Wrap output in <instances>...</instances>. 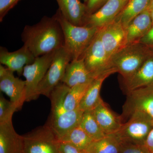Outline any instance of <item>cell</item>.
<instances>
[{
  "instance_id": "cell-32",
  "label": "cell",
  "mask_w": 153,
  "mask_h": 153,
  "mask_svg": "<svg viewBox=\"0 0 153 153\" xmlns=\"http://www.w3.org/2000/svg\"><path fill=\"white\" fill-rule=\"evenodd\" d=\"M140 42L153 49V25L149 32L141 39Z\"/></svg>"
},
{
  "instance_id": "cell-34",
  "label": "cell",
  "mask_w": 153,
  "mask_h": 153,
  "mask_svg": "<svg viewBox=\"0 0 153 153\" xmlns=\"http://www.w3.org/2000/svg\"><path fill=\"white\" fill-rule=\"evenodd\" d=\"M152 8H153V0H152L147 10H151Z\"/></svg>"
},
{
  "instance_id": "cell-3",
  "label": "cell",
  "mask_w": 153,
  "mask_h": 153,
  "mask_svg": "<svg viewBox=\"0 0 153 153\" xmlns=\"http://www.w3.org/2000/svg\"><path fill=\"white\" fill-rule=\"evenodd\" d=\"M53 16L61 26L64 36V47L71 56V61L82 58L99 29L71 24L63 17L59 9Z\"/></svg>"
},
{
  "instance_id": "cell-33",
  "label": "cell",
  "mask_w": 153,
  "mask_h": 153,
  "mask_svg": "<svg viewBox=\"0 0 153 153\" xmlns=\"http://www.w3.org/2000/svg\"><path fill=\"white\" fill-rule=\"evenodd\" d=\"M144 145L151 153H153V127L145 140Z\"/></svg>"
},
{
  "instance_id": "cell-29",
  "label": "cell",
  "mask_w": 153,
  "mask_h": 153,
  "mask_svg": "<svg viewBox=\"0 0 153 153\" xmlns=\"http://www.w3.org/2000/svg\"><path fill=\"white\" fill-rule=\"evenodd\" d=\"M20 0H0V22Z\"/></svg>"
},
{
  "instance_id": "cell-23",
  "label": "cell",
  "mask_w": 153,
  "mask_h": 153,
  "mask_svg": "<svg viewBox=\"0 0 153 153\" xmlns=\"http://www.w3.org/2000/svg\"><path fill=\"white\" fill-rule=\"evenodd\" d=\"M152 0H129L128 2L116 21L120 22L125 28L136 17L147 10Z\"/></svg>"
},
{
  "instance_id": "cell-13",
  "label": "cell",
  "mask_w": 153,
  "mask_h": 153,
  "mask_svg": "<svg viewBox=\"0 0 153 153\" xmlns=\"http://www.w3.org/2000/svg\"><path fill=\"white\" fill-rule=\"evenodd\" d=\"M129 0H108L95 13L88 15L84 26L100 29L114 22Z\"/></svg>"
},
{
  "instance_id": "cell-6",
  "label": "cell",
  "mask_w": 153,
  "mask_h": 153,
  "mask_svg": "<svg viewBox=\"0 0 153 153\" xmlns=\"http://www.w3.org/2000/svg\"><path fill=\"white\" fill-rule=\"evenodd\" d=\"M82 58L86 68L94 78L107 73L117 72L102 43L99 30Z\"/></svg>"
},
{
  "instance_id": "cell-4",
  "label": "cell",
  "mask_w": 153,
  "mask_h": 153,
  "mask_svg": "<svg viewBox=\"0 0 153 153\" xmlns=\"http://www.w3.org/2000/svg\"><path fill=\"white\" fill-rule=\"evenodd\" d=\"M153 53V49L140 42L128 44L112 56L111 63L125 79L135 72Z\"/></svg>"
},
{
  "instance_id": "cell-15",
  "label": "cell",
  "mask_w": 153,
  "mask_h": 153,
  "mask_svg": "<svg viewBox=\"0 0 153 153\" xmlns=\"http://www.w3.org/2000/svg\"><path fill=\"white\" fill-rule=\"evenodd\" d=\"M23 135L19 134L13 121L0 123V153H25Z\"/></svg>"
},
{
  "instance_id": "cell-22",
  "label": "cell",
  "mask_w": 153,
  "mask_h": 153,
  "mask_svg": "<svg viewBox=\"0 0 153 153\" xmlns=\"http://www.w3.org/2000/svg\"><path fill=\"white\" fill-rule=\"evenodd\" d=\"M122 142L116 134L107 135L101 139L93 141L85 152L86 153H120Z\"/></svg>"
},
{
  "instance_id": "cell-37",
  "label": "cell",
  "mask_w": 153,
  "mask_h": 153,
  "mask_svg": "<svg viewBox=\"0 0 153 153\" xmlns=\"http://www.w3.org/2000/svg\"></svg>"
},
{
  "instance_id": "cell-25",
  "label": "cell",
  "mask_w": 153,
  "mask_h": 153,
  "mask_svg": "<svg viewBox=\"0 0 153 153\" xmlns=\"http://www.w3.org/2000/svg\"><path fill=\"white\" fill-rule=\"evenodd\" d=\"M91 82L76 85L69 88L63 101L64 109L70 111L79 108L80 102Z\"/></svg>"
},
{
  "instance_id": "cell-27",
  "label": "cell",
  "mask_w": 153,
  "mask_h": 153,
  "mask_svg": "<svg viewBox=\"0 0 153 153\" xmlns=\"http://www.w3.org/2000/svg\"><path fill=\"white\" fill-rule=\"evenodd\" d=\"M19 111L18 107L13 102L4 98L2 94L0 96V123L12 121L13 114Z\"/></svg>"
},
{
  "instance_id": "cell-20",
  "label": "cell",
  "mask_w": 153,
  "mask_h": 153,
  "mask_svg": "<svg viewBox=\"0 0 153 153\" xmlns=\"http://www.w3.org/2000/svg\"><path fill=\"white\" fill-rule=\"evenodd\" d=\"M152 26L150 11L146 10L133 19L126 27L127 44L140 42Z\"/></svg>"
},
{
  "instance_id": "cell-16",
  "label": "cell",
  "mask_w": 153,
  "mask_h": 153,
  "mask_svg": "<svg viewBox=\"0 0 153 153\" xmlns=\"http://www.w3.org/2000/svg\"><path fill=\"white\" fill-rule=\"evenodd\" d=\"M92 111L99 125L106 135L117 132L123 123L121 116L115 114L102 99Z\"/></svg>"
},
{
  "instance_id": "cell-36",
  "label": "cell",
  "mask_w": 153,
  "mask_h": 153,
  "mask_svg": "<svg viewBox=\"0 0 153 153\" xmlns=\"http://www.w3.org/2000/svg\"><path fill=\"white\" fill-rule=\"evenodd\" d=\"M83 1H84V3H85V4L88 1V0H83Z\"/></svg>"
},
{
  "instance_id": "cell-28",
  "label": "cell",
  "mask_w": 153,
  "mask_h": 153,
  "mask_svg": "<svg viewBox=\"0 0 153 153\" xmlns=\"http://www.w3.org/2000/svg\"><path fill=\"white\" fill-rule=\"evenodd\" d=\"M120 153H152L144 145L122 143Z\"/></svg>"
},
{
  "instance_id": "cell-1",
  "label": "cell",
  "mask_w": 153,
  "mask_h": 153,
  "mask_svg": "<svg viewBox=\"0 0 153 153\" xmlns=\"http://www.w3.org/2000/svg\"><path fill=\"white\" fill-rule=\"evenodd\" d=\"M22 41L36 57L54 52L64 46L63 30L55 17H43L33 26L26 25Z\"/></svg>"
},
{
  "instance_id": "cell-11",
  "label": "cell",
  "mask_w": 153,
  "mask_h": 153,
  "mask_svg": "<svg viewBox=\"0 0 153 153\" xmlns=\"http://www.w3.org/2000/svg\"><path fill=\"white\" fill-rule=\"evenodd\" d=\"M0 90L10 97V101L22 109L26 102V81L16 77L14 72L0 65Z\"/></svg>"
},
{
  "instance_id": "cell-31",
  "label": "cell",
  "mask_w": 153,
  "mask_h": 153,
  "mask_svg": "<svg viewBox=\"0 0 153 153\" xmlns=\"http://www.w3.org/2000/svg\"><path fill=\"white\" fill-rule=\"evenodd\" d=\"M59 153H86L68 143L60 141L59 145Z\"/></svg>"
},
{
  "instance_id": "cell-19",
  "label": "cell",
  "mask_w": 153,
  "mask_h": 153,
  "mask_svg": "<svg viewBox=\"0 0 153 153\" xmlns=\"http://www.w3.org/2000/svg\"><path fill=\"white\" fill-rule=\"evenodd\" d=\"M61 13L71 24L84 26L88 16L85 3L79 0H56Z\"/></svg>"
},
{
  "instance_id": "cell-2",
  "label": "cell",
  "mask_w": 153,
  "mask_h": 153,
  "mask_svg": "<svg viewBox=\"0 0 153 153\" xmlns=\"http://www.w3.org/2000/svg\"><path fill=\"white\" fill-rule=\"evenodd\" d=\"M70 88L60 82L50 94L52 108L48 122L59 140L71 130L80 124L84 111L79 108L68 111L63 107V101Z\"/></svg>"
},
{
  "instance_id": "cell-17",
  "label": "cell",
  "mask_w": 153,
  "mask_h": 153,
  "mask_svg": "<svg viewBox=\"0 0 153 153\" xmlns=\"http://www.w3.org/2000/svg\"><path fill=\"white\" fill-rule=\"evenodd\" d=\"M94 79L86 68L82 58L72 60L68 63L61 82L71 88L89 83Z\"/></svg>"
},
{
  "instance_id": "cell-12",
  "label": "cell",
  "mask_w": 153,
  "mask_h": 153,
  "mask_svg": "<svg viewBox=\"0 0 153 153\" xmlns=\"http://www.w3.org/2000/svg\"><path fill=\"white\" fill-rule=\"evenodd\" d=\"M100 39L110 59L127 44L126 28L114 20L99 30Z\"/></svg>"
},
{
  "instance_id": "cell-7",
  "label": "cell",
  "mask_w": 153,
  "mask_h": 153,
  "mask_svg": "<svg viewBox=\"0 0 153 153\" xmlns=\"http://www.w3.org/2000/svg\"><path fill=\"white\" fill-rule=\"evenodd\" d=\"M23 136L25 153H59L60 140L47 124Z\"/></svg>"
},
{
  "instance_id": "cell-18",
  "label": "cell",
  "mask_w": 153,
  "mask_h": 153,
  "mask_svg": "<svg viewBox=\"0 0 153 153\" xmlns=\"http://www.w3.org/2000/svg\"><path fill=\"white\" fill-rule=\"evenodd\" d=\"M127 93L153 84V53L150 55L135 72L123 79Z\"/></svg>"
},
{
  "instance_id": "cell-8",
  "label": "cell",
  "mask_w": 153,
  "mask_h": 153,
  "mask_svg": "<svg viewBox=\"0 0 153 153\" xmlns=\"http://www.w3.org/2000/svg\"><path fill=\"white\" fill-rule=\"evenodd\" d=\"M55 51L36 57L33 63L24 67L22 75L26 78V102L36 100L40 96L38 86L52 63Z\"/></svg>"
},
{
  "instance_id": "cell-14",
  "label": "cell",
  "mask_w": 153,
  "mask_h": 153,
  "mask_svg": "<svg viewBox=\"0 0 153 153\" xmlns=\"http://www.w3.org/2000/svg\"><path fill=\"white\" fill-rule=\"evenodd\" d=\"M36 58L24 45L20 49L13 52H9L5 47L0 48L1 64L5 65L13 72L16 71L20 76L23 74L25 66L33 63Z\"/></svg>"
},
{
  "instance_id": "cell-24",
  "label": "cell",
  "mask_w": 153,
  "mask_h": 153,
  "mask_svg": "<svg viewBox=\"0 0 153 153\" xmlns=\"http://www.w3.org/2000/svg\"><path fill=\"white\" fill-rule=\"evenodd\" d=\"M79 126L93 141L106 136L96 120L92 110L84 111Z\"/></svg>"
},
{
  "instance_id": "cell-5",
  "label": "cell",
  "mask_w": 153,
  "mask_h": 153,
  "mask_svg": "<svg viewBox=\"0 0 153 153\" xmlns=\"http://www.w3.org/2000/svg\"><path fill=\"white\" fill-rule=\"evenodd\" d=\"M153 127V119L146 114L135 112L123 123L116 134L122 143L144 145L148 134Z\"/></svg>"
},
{
  "instance_id": "cell-10",
  "label": "cell",
  "mask_w": 153,
  "mask_h": 153,
  "mask_svg": "<svg viewBox=\"0 0 153 153\" xmlns=\"http://www.w3.org/2000/svg\"><path fill=\"white\" fill-rule=\"evenodd\" d=\"M127 93L120 116L123 121L135 112L146 114L153 119V84Z\"/></svg>"
},
{
  "instance_id": "cell-21",
  "label": "cell",
  "mask_w": 153,
  "mask_h": 153,
  "mask_svg": "<svg viewBox=\"0 0 153 153\" xmlns=\"http://www.w3.org/2000/svg\"><path fill=\"white\" fill-rule=\"evenodd\" d=\"M112 73H109L98 76L91 82L86 93L82 99L79 108L83 111H91L97 106L101 101L100 91L104 80Z\"/></svg>"
},
{
  "instance_id": "cell-35",
  "label": "cell",
  "mask_w": 153,
  "mask_h": 153,
  "mask_svg": "<svg viewBox=\"0 0 153 153\" xmlns=\"http://www.w3.org/2000/svg\"><path fill=\"white\" fill-rule=\"evenodd\" d=\"M149 11H150L151 17H152V23L153 25V8L151 9V10H150Z\"/></svg>"
},
{
  "instance_id": "cell-9",
  "label": "cell",
  "mask_w": 153,
  "mask_h": 153,
  "mask_svg": "<svg viewBox=\"0 0 153 153\" xmlns=\"http://www.w3.org/2000/svg\"><path fill=\"white\" fill-rule=\"evenodd\" d=\"M71 57L64 47L55 51L52 63L38 86V94L50 97L55 88L61 82Z\"/></svg>"
},
{
  "instance_id": "cell-26",
  "label": "cell",
  "mask_w": 153,
  "mask_h": 153,
  "mask_svg": "<svg viewBox=\"0 0 153 153\" xmlns=\"http://www.w3.org/2000/svg\"><path fill=\"white\" fill-rule=\"evenodd\" d=\"M60 141L69 143L84 151L93 141L79 125L71 130Z\"/></svg>"
},
{
  "instance_id": "cell-30",
  "label": "cell",
  "mask_w": 153,
  "mask_h": 153,
  "mask_svg": "<svg viewBox=\"0 0 153 153\" xmlns=\"http://www.w3.org/2000/svg\"><path fill=\"white\" fill-rule=\"evenodd\" d=\"M108 0H88L85 4L88 15L93 14L99 10Z\"/></svg>"
}]
</instances>
